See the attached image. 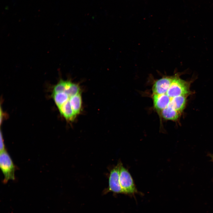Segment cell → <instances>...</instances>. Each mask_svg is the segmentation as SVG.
I'll list each match as a JSON object with an SVG mask.
<instances>
[{
    "instance_id": "7a4b0ae2",
    "label": "cell",
    "mask_w": 213,
    "mask_h": 213,
    "mask_svg": "<svg viewBox=\"0 0 213 213\" xmlns=\"http://www.w3.org/2000/svg\"><path fill=\"white\" fill-rule=\"evenodd\" d=\"M0 166L4 176L3 182L6 183L9 180H15L16 167L6 150L0 151Z\"/></svg>"
},
{
    "instance_id": "7c38bea8",
    "label": "cell",
    "mask_w": 213,
    "mask_h": 213,
    "mask_svg": "<svg viewBox=\"0 0 213 213\" xmlns=\"http://www.w3.org/2000/svg\"><path fill=\"white\" fill-rule=\"evenodd\" d=\"M68 81L61 79L54 87L53 93L65 92Z\"/></svg>"
},
{
    "instance_id": "30bf717a",
    "label": "cell",
    "mask_w": 213,
    "mask_h": 213,
    "mask_svg": "<svg viewBox=\"0 0 213 213\" xmlns=\"http://www.w3.org/2000/svg\"><path fill=\"white\" fill-rule=\"evenodd\" d=\"M52 96L58 108L69 100L70 98L65 92L53 93Z\"/></svg>"
},
{
    "instance_id": "9c48e42d",
    "label": "cell",
    "mask_w": 213,
    "mask_h": 213,
    "mask_svg": "<svg viewBox=\"0 0 213 213\" xmlns=\"http://www.w3.org/2000/svg\"><path fill=\"white\" fill-rule=\"evenodd\" d=\"M69 100L71 107L77 116L80 113L82 107V100L80 93L70 97Z\"/></svg>"
},
{
    "instance_id": "ba28073f",
    "label": "cell",
    "mask_w": 213,
    "mask_h": 213,
    "mask_svg": "<svg viewBox=\"0 0 213 213\" xmlns=\"http://www.w3.org/2000/svg\"><path fill=\"white\" fill-rule=\"evenodd\" d=\"M159 113L164 119L172 121L177 120L181 114V113L171 107L165 108Z\"/></svg>"
},
{
    "instance_id": "3957f363",
    "label": "cell",
    "mask_w": 213,
    "mask_h": 213,
    "mask_svg": "<svg viewBox=\"0 0 213 213\" xmlns=\"http://www.w3.org/2000/svg\"><path fill=\"white\" fill-rule=\"evenodd\" d=\"M120 182L124 193L133 194L137 192L132 177L122 163L120 171Z\"/></svg>"
},
{
    "instance_id": "8992f818",
    "label": "cell",
    "mask_w": 213,
    "mask_h": 213,
    "mask_svg": "<svg viewBox=\"0 0 213 213\" xmlns=\"http://www.w3.org/2000/svg\"><path fill=\"white\" fill-rule=\"evenodd\" d=\"M58 108L60 114L67 120L72 121L75 118L76 115L71 107L69 100Z\"/></svg>"
},
{
    "instance_id": "6da1fadb",
    "label": "cell",
    "mask_w": 213,
    "mask_h": 213,
    "mask_svg": "<svg viewBox=\"0 0 213 213\" xmlns=\"http://www.w3.org/2000/svg\"><path fill=\"white\" fill-rule=\"evenodd\" d=\"M179 76L178 73L173 76L169 88L163 94L168 96L171 101L172 98L177 96H186L189 93V83L180 78Z\"/></svg>"
},
{
    "instance_id": "4fadbf2b",
    "label": "cell",
    "mask_w": 213,
    "mask_h": 213,
    "mask_svg": "<svg viewBox=\"0 0 213 213\" xmlns=\"http://www.w3.org/2000/svg\"><path fill=\"white\" fill-rule=\"evenodd\" d=\"M0 151L5 150V145L4 144L3 136L1 132H0Z\"/></svg>"
},
{
    "instance_id": "277c9868",
    "label": "cell",
    "mask_w": 213,
    "mask_h": 213,
    "mask_svg": "<svg viewBox=\"0 0 213 213\" xmlns=\"http://www.w3.org/2000/svg\"><path fill=\"white\" fill-rule=\"evenodd\" d=\"M122 163L119 162L110 171L109 179V186L104 192H112L116 193H124L120 182V171Z\"/></svg>"
},
{
    "instance_id": "5b68a950",
    "label": "cell",
    "mask_w": 213,
    "mask_h": 213,
    "mask_svg": "<svg viewBox=\"0 0 213 213\" xmlns=\"http://www.w3.org/2000/svg\"><path fill=\"white\" fill-rule=\"evenodd\" d=\"M172 76H164L155 81L152 86V94L161 95L165 93L170 87Z\"/></svg>"
},
{
    "instance_id": "52a82bcc",
    "label": "cell",
    "mask_w": 213,
    "mask_h": 213,
    "mask_svg": "<svg viewBox=\"0 0 213 213\" xmlns=\"http://www.w3.org/2000/svg\"><path fill=\"white\" fill-rule=\"evenodd\" d=\"M186 96H181L173 98L171 99L170 104L167 107H172L181 113L186 104Z\"/></svg>"
},
{
    "instance_id": "8fae6325",
    "label": "cell",
    "mask_w": 213,
    "mask_h": 213,
    "mask_svg": "<svg viewBox=\"0 0 213 213\" xmlns=\"http://www.w3.org/2000/svg\"><path fill=\"white\" fill-rule=\"evenodd\" d=\"M80 89L79 85L77 83L69 80L65 92L70 97L74 96L80 93Z\"/></svg>"
}]
</instances>
